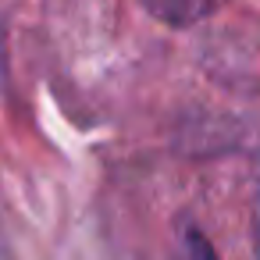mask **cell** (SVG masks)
Masks as SVG:
<instances>
[{
	"instance_id": "6da1fadb",
	"label": "cell",
	"mask_w": 260,
	"mask_h": 260,
	"mask_svg": "<svg viewBox=\"0 0 260 260\" xmlns=\"http://www.w3.org/2000/svg\"><path fill=\"white\" fill-rule=\"evenodd\" d=\"M150 4H153L150 11H157L171 25H185V22H196L200 15L214 11L221 0H150Z\"/></svg>"
},
{
	"instance_id": "7a4b0ae2",
	"label": "cell",
	"mask_w": 260,
	"mask_h": 260,
	"mask_svg": "<svg viewBox=\"0 0 260 260\" xmlns=\"http://www.w3.org/2000/svg\"><path fill=\"white\" fill-rule=\"evenodd\" d=\"M182 260H217V249L210 246V239H207L196 224H185V235H182Z\"/></svg>"
}]
</instances>
